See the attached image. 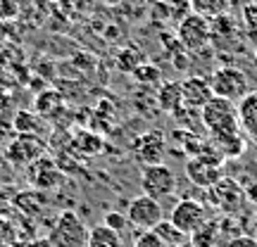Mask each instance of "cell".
I'll use <instances>...</instances> for the list:
<instances>
[{
	"mask_svg": "<svg viewBox=\"0 0 257 247\" xmlns=\"http://www.w3.org/2000/svg\"><path fill=\"white\" fill-rule=\"evenodd\" d=\"M200 121L212 138L243 133V131H240V124H238L236 105L229 100H224V98H212L200 110Z\"/></svg>",
	"mask_w": 257,
	"mask_h": 247,
	"instance_id": "1",
	"label": "cell"
},
{
	"mask_svg": "<svg viewBox=\"0 0 257 247\" xmlns=\"http://www.w3.org/2000/svg\"><path fill=\"white\" fill-rule=\"evenodd\" d=\"M186 176L193 185H198L202 190H210L214 183H219L224 178V157L217 155L214 150L200 155H193L186 159Z\"/></svg>",
	"mask_w": 257,
	"mask_h": 247,
	"instance_id": "2",
	"label": "cell"
},
{
	"mask_svg": "<svg viewBox=\"0 0 257 247\" xmlns=\"http://www.w3.org/2000/svg\"><path fill=\"white\" fill-rule=\"evenodd\" d=\"M88 226L81 221V216L72 209L60 211L55 219V226L50 230V245L53 247H86L88 245Z\"/></svg>",
	"mask_w": 257,
	"mask_h": 247,
	"instance_id": "3",
	"label": "cell"
},
{
	"mask_svg": "<svg viewBox=\"0 0 257 247\" xmlns=\"http://www.w3.org/2000/svg\"><path fill=\"white\" fill-rule=\"evenodd\" d=\"M210 86L214 98H224L229 102H238L245 93H250L248 74L240 72L238 67H219L210 76Z\"/></svg>",
	"mask_w": 257,
	"mask_h": 247,
	"instance_id": "4",
	"label": "cell"
},
{
	"mask_svg": "<svg viewBox=\"0 0 257 247\" xmlns=\"http://www.w3.org/2000/svg\"><path fill=\"white\" fill-rule=\"evenodd\" d=\"M141 190L143 195L162 202L176 192V174L167 164L143 166L141 171Z\"/></svg>",
	"mask_w": 257,
	"mask_h": 247,
	"instance_id": "5",
	"label": "cell"
},
{
	"mask_svg": "<svg viewBox=\"0 0 257 247\" xmlns=\"http://www.w3.org/2000/svg\"><path fill=\"white\" fill-rule=\"evenodd\" d=\"M176 41H179V46L184 48L186 53H200L212 41V24L207 19H202L191 12L188 17L181 19L179 31H176Z\"/></svg>",
	"mask_w": 257,
	"mask_h": 247,
	"instance_id": "6",
	"label": "cell"
},
{
	"mask_svg": "<svg viewBox=\"0 0 257 247\" xmlns=\"http://www.w3.org/2000/svg\"><path fill=\"white\" fill-rule=\"evenodd\" d=\"M126 219L131 226L136 228H143V230H153L157 228L162 221H165V211H162V204L148 195H138L134 200L128 202L126 207Z\"/></svg>",
	"mask_w": 257,
	"mask_h": 247,
	"instance_id": "7",
	"label": "cell"
},
{
	"mask_svg": "<svg viewBox=\"0 0 257 247\" xmlns=\"http://www.w3.org/2000/svg\"><path fill=\"white\" fill-rule=\"evenodd\" d=\"M46 152V143L34 133H19L10 140L8 145V162L17 166H31L36 159H41Z\"/></svg>",
	"mask_w": 257,
	"mask_h": 247,
	"instance_id": "8",
	"label": "cell"
},
{
	"mask_svg": "<svg viewBox=\"0 0 257 247\" xmlns=\"http://www.w3.org/2000/svg\"><path fill=\"white\" fill-rule=\"evenodd\" d=\"M167 152V136L162 131H148L134 140V155L143 166L165 164Z\"/></svg>",
	"mask_w": 257,
	"mask_h": 247,
	"instance_id": "9",
	"label": "cell"
},
{
	"mask_svg": "<svg viewBox=\"0 0 257 247\" xmlns=\"http://www.w3.org/2000/svg\"><path fill=\"white\" fill-rule=\"evenodd\" d=\"M169 221L174 223L176 228L181 230L184 235H193L195 230L200 228L202 223L207 221V214H205V204L198 200H181L172 209V216Z\"/></svg>",
	"mask_w": 257,
	"mask_h": 247,
	"instance_id": "10",
	"label": "cell"
},
{
	"mask_svg": "<svg viewBox=\"0 0 257 247\" xmlns=\"http://www.w3.org/2000/svg\"><path fill=\"white\" fill-rule=\"evenodd\" d=\"M245 200L243 197V185L233 178H221L219 183H214L207 190V202L214 204L217 209H224V211H233L238 209V204Z\"/></svg>",
	"mask_w": 257,
	"mask_h": 247,
	"instance_id": "11",
	"label": "cell"
},
{
	"mask_svg": "<svg viewBox=\"0 0 257 247\" xmlns=\"http://www.w3.org/2000/svg\"><path fill=\"white\" fill-rule=\"evenodd\" d=\"M212 98H214L212 86L202 76H188L181 81V100H184V107H188V110L200 112Z\"/></svg>",
	"mask_w": 257,
	"mask_h": 247,
	"instance_id": "12",
	"label": "cell"
},
{
	"mask_svg": "<svg viewBox=\"0 0 257 247\" xmlns=\"http://www.w3.org/2000/svg\"><path fill=\"white\" fill-rule=\"evenodd\" d=\"M29 178H31V183L36 185L38 190H53V188L62 183V174L57 171V166L46 155L29 166Z\"/></svg>",
	"mask_w": 257,
	"mask_h": 247,
	"instance_id": "13",
	"label": "cell"
},
{
	"mask_svg": "<svg viewBox=\"0 0 257 247\" xmlns=\"http://www.w3.org/2000/svg\"><path fill=\"white\" fill-rule=\"evenodd\" d=\"M238 112V124L243 136H248L252 143H257V91L245 93L236 105Z\"/></svg>",
	"mask_w": 257,
	"mask_h": 247,
	"instance_id": "14",
	"label": "cell"
},
{
	"mask_svg": "<svg viewBox=\"0 0 257 247\" xmlns=\"http://www.w3.org/2000/svg\"><path fill=\"white\" fill-rule=\"evenodd\" d=\"M188 3H191L193 15L207 19V22L229 15V0H188Z\"/></svg>",
	"mask_w": 257,
	"mask_h": 247,
	"instance_id": "15",
	"label": "cell"
},
{
	"mask_svg": "<svg viewBox=\"0 0 257 247\" xmlns=\"http://www.w3.org/2000/svg\"><path fill=\"white\" fill-rule=\"evenodd\" d=\"M86 247H124V240L119 233L107 228L105 223H98L88 230V245Z\"/></svg>",
	"mask_w": 257,
	"mask_h": 247,
	"instance_id": "16",
	"label": "cell"
},
{
	"mask_svg": "<svg viewBox=\"0 0 257 247\" xmlns=\"http://www.w3.org/2000/svg\"><path fill=\"white\" fill-rule=\"evenodd\" d=\"M157 102H160V107L167 110V112L184 110V100H181V83H165V86L160 88Z\"/></svg>",
	"mask_w": 257,
	"mask_h": 247,
	"instance_id": "17",
	"label": "cell"
},
{
	"mask_svg": "<svg viewBox=\"0 0 257 247\" xmlns=\"http://www.w3.org/2000/svg\"><path fill=\"white\" fill-rule=\"evenodd\" d=\"M153 230L160 235V240H162L167 247H184L186 238H188V235H184L181 230L176 228L172 221H162V223H160L157 228H153Z\"/></svg>",
	"mask_w": 257,
	"mask_h": 247,
	"instance_id": "18",
	"label": "cell"
},
{
	"mask_svg": "<svg viewBox=\"0 0 257 247\" xmlns=\"http://www.w3.org/2000/svg\"><path fill=\"white\" fill-rule=\"evenodd\" d=\"M102 223H105L107 228H112L114 233H119V235L124 233V228H128V219L124 211H107Z\"/></svg>",
	"mask_w": 257,
	"mask_h": 247,
	"instance_id": "19",
	"label": "cell"
},
{
	"mask_svg": "<svg viewBox=\"0 0 257 247\" xmlns=\"http://www.w3.org/2000/svg\"><path fill=\"white\" fill-rule=\"evenodd\" d=\"M134 247H167V245L160 240V235H157L155 230H143V233L136 238Z\"/></svg>",
	"mask_w": 257,
	"mask_h": 247,
	"instance_id": "20",
	"label": "cell"
},
{
	"mask_svg": "<svg viewBox=\"0 0 257 247\" xmlns=\"http://www.w3.org/2000/svg\"><path fill=\"white\" fill-rule=\"evenodd\" d=\"M224 247H257V238L255 235H233L224 242Z\"/></svg>",
	"mask_w": 257,
	"mask_h": 247,
	"instance_id": "21",
	"label": "cell"
},
{
	"mask_svg": "<svg viewBox=\"0 0 257 247\" xmlns=\"http://www.w3.org/2000/svg\"><path fill=\"white\" fill-rule=\"evenodd\" d=\"M243 197H245V202H250L252 207H257V181H252V183H248L243 188Z\"/></svg>",
	"mask_w": 257,
	"mask_h": 247,
	"instance_id": "22",
	"label": "cell"
},
{
	"mask_svg": "<svg viewBox=\"0 0 257 247\" xmlns=\"http://www.w3.org/2000/svg\"><path fill=\"white\" fill-rule=\"evenodd\" d=\"M252 233H255V238H257V216L252 219Z\"/></svg>",
	"mask_w": 257,
	"mask_h": 247,
	"instance_id": "23",
	"label": "cell"
},
{
	"mask_svg": "<svg viewBox=\"0 0 257 247\" xmlns=\"http://www.w3.org/2000/svg\"><path fill=\"white\" fill-rule=\"evenodd\" d=\"M255 62H257V43H255Z\"/></svg>",
	"mask_w": 257,
	"mask_h": 247,
	"instance_id": "24",
	"label": "cell"
},
{
	"mask_svg": "<svg viewBox=\"0 0 257 247\" xmlns=\"http://www.w3.org/2000/svg\"><path fill=\"white\" fill-rule=\"evenodd\" d=\"M252 3H257V0H252Z\"/></svg>",
	"mask_w": 257,
	"mask_h": 247,
	"instance_id": "25",
	"label": "cell"
}]
</instances>
